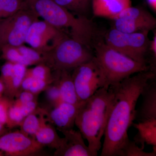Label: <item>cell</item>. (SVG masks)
<instances>
[{
    "label": "cell",
    "instance_id": "cell-1",
    "mask_svg": "<svg viewBox=\"0 0 156 156\" xmlns=\"http://www.w3.org/2000/svg\"><path fill=\"white\" fill-rule=\"evenodd\" d=\"M155 77L154 72L150 70L137 73L110 86L113 98L101 156H121L123 148L130 140L128 131L135 120L138 98Z\"/></svg>",
    "mask_w": 156,
    "mask_h": 156
},
{
    "label": "cell",
    "instance_id": "cell-2",
    "mask_svg": "<svg viewBox=\"0 0 156 156\" xmlns=\"http://www.w3.org/2000/svg\"><path fill=\"white\" fill-rule=\"evenodd\" d=\"M113 98L111 87H103L83 102L78 108L75 125L95 156L102 147L101 140L105 132Z\"/></svg>",
    "mask_w": 156,
    "mask_h": 156
},
{
    "label": "cell",
    "instance_id": "cell-3",
    "mask_svg": "<svg viewBox=\"0 0 156 156\" xmlns=\"http://www.w3.org/2000/svg\"><path fill=\"white\" fill-rule=\"evenodd\" d=\"M39 17L69 36L91 48L97 37V30L87 17L75 15L53 0H27Z\"/></svg>",
    "mask_w": 156,
    "mask_h": 156
},
{
    "label": "cell",
    "instance_id": "cell-4",
    "mask_svg": "<svg viewBox=\"0 0 156 156\" xmlns=\"http://www.w3.org/2000/svg\"><path fill=\"white\" fill-rule=\"evenodd\" d=\"M93 47L95 49L94 59L108 87L118 83L137 73L151 70L150 66L119 53L105 42H95Z\"/></svg>",
    "mask_w": 156,
    "mask_h": 156
},
{
    "label": "cell",
    "instance_id": "cell-5",
    "mask_svg": "<svg viewBox=\"0 0 156 156\" xmlns=\"http://www.w3.org/2000/svg\"><path fill=\"white\" fill-rule=\"evenodd\" d=\"M91 48L66 36L47 53L46 64L53 71H71L94 57Z\"/></svg>",
    "mask_w": 156,
    "mask_h": 156
},
{
    "label": "cell",
    "instance_id": "cell-6",
    "mask_svg": "<svg viewBox=\"0 0 156 156\" xmlns=\"http://www.w3.org/2000/svg\"><path fill=\"white\" fill-rule=\"evenodd\" d=\"M148 34L147 31L126 33L114 28L107 33L105 43L119 53L148 65L146 55L150 43Z\"/></svg>",
    "mask_w": 156,
    "mask_h": 156
},
{
    "label": "cell",
    "instance_id": "cell-7",
    "mask_svg": "<svg viewBox=\"0 0 156 156\" xmlns=\"http://www.w3.org/2000/svg\"><path fill=\"white\" fill-rule=\"evenodd\" d=\"M39 18L29 6L10 17L0 19V48L6 45L24 44L30 25Z\"/></svg>",
    "mask_w": 156,
    "mask_h": 156
},
{
    "label": "cell",
    "instance_id": "cell-8",
    "mask_svg": "<svg viewBox=\"0 0 156 156\" xmlns=\"http://www.w3.org/2000/svg\"><path fill=\"white\" fill-rule=\"evenodd\" d=\"M72 77L80 102L87 100L101 88L108 87L94 57L73 70Z\"/></svg>",
    "mask_w": 156,
    "mask_h": 156
},
{
    "label": "cell",
    "instance_id": "cell-9",
    "mask_svg": "<svg viewBox=\"0 0 156 156\" xmlns=\"http://www.w3.org/2000/svg\"><path fill=\"white\" fill-rule=\"evenodd\" d=\"M66 36L68 35L62 30L43 20L38 19L33 23L29 29L25 44L36 50L49 52Z\"/></svg>",
    "mask_w": 156,
    "mask_h": 156
},
{
    "label": "cell",
    "instance_id": "cell-10",
    "mask_svg": "<svg viewBox=\"0 0 156 156\" xmlns=\"http://www.w3.org/2000/svg\"><path fill=\"white\" fill-rule=\"evenodd\" d=\"M113 20L114 28L126 33L149 32L156 27V18L147 10L140 7L130 6Z\"/></svg>",
    "mask_w": 156,
    "mask_h": 156
},
{
    "label": "cell",
    "instance_id": "cell-11",
    "mask_svg": "<svg viewBox=\"0 0 156 156\" xmlns=\"http://www.w3.org/2000/svg\"><path fill=\"white\" fill-rule=\"evenodd\" d=\"M44 146L20 131L7 132L0 136V156H36Z\"/></svg>",
    "mask_w": 156,
    "mask_h": 156
},
{
    "label": "cell",
    "instance_id": "cell-12",
    "mask_svg": "<svg viewBox=\"0 0 156 156\" xmlns=\"http://www.w3.org/2000/svg\"><path fill=\"white\" fill-rule=\"evenodd\" d=\"M64 135L59 147L55 150V156H95L85 144L80 131L70 129H57Z\"/></svg>",
    "mask_w": 156,
    "mask_h": 156
},
{
    "label": "cell",
    "instance_id": "cell-13",
    "mask_svg": "<svg viewBox=\"0 0 156 156\" xmlns=\"http://www.w3.org/2000/svg\"><path fill=\"white\" fill-rule=\"evenodd\" d=\"M27 69L23 65L8 61L1 67L0 78L5 85L4 94L10 100H14L19 93Z\"/></svg>",
    "mask_w": 156,
    "mask_h": 156
},
{
    "label": "cell",
    "instance_id": "cell-14",
    "mask_svg": "<svg viewBox=\"0 0 156 156\" xmlns=\"http://www.w3.org/2000/svg\"><path fill=\"white\" fill-rule=\"evenodd\" d=\"M79 107L62 101L56 106L51 107L50 112L47 110L48 118L57 129L73 128Z\"/></svg>",
    "mask_w": 156,
    "mask_h": 156
},
{
    "label": "cell",
    "instance_id": "cell-15",
    "mask_svg": "<svg viewBox=\"0 0 156 156\" xmlns=\"http://www.w3.org/2000/svg\"><path fill=\"white\" fill-rule=\"evenodd\" d=\"M154 80L144 89L140 108L136 111L135 119L138 122L156 120V85Z\"/></svg>",
    "mask_w": 156,
    "mask_h": 156
},
{
    "label": "cell",
    "instance_id": "cell-16",
    "mask_svg": "<svg viewBox=\"0 0 156 156\" xmlns=\"http://www.w3.org/2000/svg\"><path fill=\"white\" fill-rule=\"evenodd\" d=\"M54 82L58 85L62 101L79 106L83 102L78 98L70 72L53 71Z\"/></svg>",
    "mask_w": 156,
    "mask_h": 156
},
{
    "label": "cell",
    "instance_id": "cell-17",
    "mask_svg": "<svg viewBox=\"0 0 156 156\" xmlns=\"http://www.w3.org/2000/svg\"><path fill=\"white\" fill-rule=\"evenodd\" d=\"M131 6V0H92L91 2L94 16L112 20Z\"/></svg>",
    "mask_w": 156,
    "mask_h": 156
},
{
    "label": "cell",
    "instance_id": "cell-18",
    "mask_svg": "<svg viewBox=\"0 0 156 156\" xmlns=\"http://www.w3.org/2000/svg\"><path fill=\"white\" fill-rule=\"evenodd\" d=\"M34 138L44 147H49L55 150L61 144L62 138L58 136L56 128L49 120L46 109L44 110L41 125L35 135Z\"/></svg>",
    "mask_w": 156,
    "mask_h": 156
},
{
    "label": "cell",
    "instance_id": "cell-19",
    "mask_svg": "<svg viewBox=\"0 0 156 156\" xmlns=\"http://www.w3.org/2000/svg\"><path fill=\"white\" fill-rule=\"evenodd\" d=\"M132 126L138 130L134 137L136 143H140L144 147V144L156 146V120L138 122V124H132Z\"/></svg>",
    "mask_w": 156,
    "mask_h": 156
},
{
    "label": "cell",
    "instance_id": "cell-20",
    "mask_svg": "<svg viewBox=\"0 0 156 156\" xmlns=\"http://www.w3.org/2000/svg\"><path fill=\"white\" fill-rule=\"evenodd\" d=\"M44 110V108L37 107L33 112L27 116L20 124V131L26 135L34 138L35 135L41 125Z\"/></svg>",
    "mask_w": 156,
    "mask_h": 156
},
{
    "label": "cell",
    "instance_id": "cell-21",
    "mask_svg": "<svg viewBox=\"0 0 156 156\" xmlns=\"http://www.w3.org/2000/svg\"><path fill=\"white\" fill-rule=\"evenodd\" d=\"M59 5L76 15L87 17L91 9L92 0H53Z\"/></svg>",
    "mask_w": 156,
    "mask_h": 156
},
{
    "label": "cell",
    "instance_id": "cell-22",
    "mask_svg": "<svg viewBox=\"0 0 156 156\" xmlns=\"http://www.w3.org/2000/svg\"><path fill=\"white\" fill-rule=\"evenodd\" d=\"M20 52L26 62L27 66L46 64L48 52H42L24 44L18 47Z\"/></svg>",
    "mask_w": 156,
    "mask_h": 156
},
{
    "label": "cell",
    "instance_id": "cell-23",
    "mask_svg": "<svg viewBox=\"0 0 156 156\" xmlns=\"http://www.w3.org/2000/svg\"><path fill=\"white\" fill-rule=\"evenodd\" d=\"M28 7L27 0H0V19L10 17Z\"/></svg>",
    "mask_w": 156,
    "mask_h": 156
},
{
    "label": "cell",
    "instance_id": "cell-24",
    "mask_svg": "<svg viewBox=\"0 0 156 156\" xmlns=\"http://www.w3.org/2000/svg\"><path fill=\"white\" fill-rule=\"evenodd\" d=\"M52 83L48 81L25 75L20 85V92L28 91L39 95L40 92L45 91Z\"/></svg>",
    "mask_w": 156,
    "mask_h": 156
},
{
    "label": "cell",
    "instance_id": "cell-25",
    "mask_svg": "<svg viewBox=\"0 0 156 156\" xmlns=\"http://www.w3.org/2000/svg\"><path fill=\"white\" fill-rule=\"evenodd\" d=\"M25 76H29L53 83L54 81L53 71L47 65L42 63L35 67L27 69Z\"/></svg>",
    "mask_w": 156,
    "mask_h": 156
},
{
    "label": "cell",
    "instance_id": "cell-26",
    "mask_svg": "<svg viewBox=\"0 0 156 156\" xmlns=\"http://www.w3.org/2000/svg\"><path fill=\"white\" fill-rule=\"evenodd\" d=\"M1 57L6 61L19 63L27 67L25 59L20 52L18 47L6 45L0 48Z\"/></svg>",
    "mask_w": 156,
    "mask_h": 156
},
{
    "label": "cell",
    "instance_id": "cell-27",
    "mask_svg": "<svg viewBox=\"0 0 156 156\" xmlns=\"http://www.w3.org/2000/svg\"><path fill=\"white\" fill-rule=\"evenodd\" d=\"M156 147L153 146V151L152 152H146L144 151V147H140L135 141L129 140L123 148L121 156H155Z\"/></svg>",
    "mask_w": 156,
    "mask_h": 156
},
{
    "label": "cell",
    "instance_id": "cell-28",
    "mask_svg": "<svg viewBox=\"0 0 156 156\" xmlns=\"http://www.w3.org/2000/svg\"><path fill=\"white\" fill-rule=\"evenodd\" d=\"M45 91L46 92V97L51 107L56 106L62 102L59 88L54 81Z\"/></svg>",
    "mask_w": 156,
    "mask_h": 156
},
{
    "label": "cell",
    "instance_id": "cell-29",
    "mask_svg": "<svg viewBox=\"0 0 156 156\" xmlns=\"http://www.w3.org/2000/svg\"><path fill=\"white\" fill-rule=\"evenodd\" d=\"M38 95L29 91H22L17 94L14 100H12V103L16 106H20L30 101L37 100Z\"/></svg>",
    "mask_w": 156,
    "mask_h": 156
},
{
    "label": "cell",
    "instance_id": "cell-30",
    "mask_svg": "<svg viewBox=\"0 0 156 156\" xmlns=\"http://www.w3.org/2000/svg\"><path fill=\"white\" fill-rule=\"evenodd\" d=\"M149 50H151L153 54L154 57L156 58V32L154 34L153 37L152 41H150V43Z\"/></svg>",
    "mask_w": 156,
    "mask_h": 156
},
{
    "label": "cell",
    "instance_id": "cell-31",
    "mask_svg": "<svg viewBox=\"0 0 156 156\" xmlns=\"http://www.w3.org/2000/svg\"><path fill=\"white\" fill-rule=\"evenodd\" d=\"M147 3L151 9L156 12V0H146Z\"/></svg>",
    "mask_w": 156,
    "mask_h": 156
},
{
    "label": "cell",
    "instance_id": "cell-32",
    "mask_svg": "<svg viewBox=\"0 0 156 156\" xmlns=\"http://www.w3.org/2000/svg\"><path fill=\"white\" fill-rule=\"evenodd\" d=\"M1 98H0V100H1Z\"/></svg>",
    "mask_w": 156,
    "mask_h": 156
}]
</instances>
